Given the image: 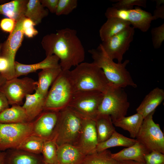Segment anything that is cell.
<instances>
[{
    "mask_svg": "<svg viewBox=\"0 0 164 164\" xmlns=\"http://www.w3.org/2000/svg\"><path fill=\"white\" fill-rule=\"evenodd\" d=\"M144 119L140 114L136 113L128 117L125 116L113 122L116 127L128 131L132 138H136Z\"/></svg>",
    "mask_w": 164,
    "mask_h": 164,
    "instance_id": "obj_26",
    "label": "cell"
},
{
    "mask_svg": "<svg viewBox=\"0 0 164 164\" xmlns=\"http://www.w3.org/2000/svg\"><path fill=\"white\" fill-rule=\"evenodd\" d=\"M86 155L76 145H62L58 148L57 164H80Z\"/></svg>",
    "mask_w": 164,
    "mask_h": 164,
    "instance_id": "obj_19",
    "label": "cell"
},
{
    "mask_svg": "<svg viewBox=\"0 0 164 164\" xmlns=\"http://www.w3.org/2000/svg\"><path fill=\"white\" fill-rule=\"evenodd\" d=\"M62 70L46 96L44 111H59L68 106L74 92L69 71Z\"/></svg>",
    "mask_w": 164,
    "mask_h": 164,
    "instance_id": "obj_5",
    "label": "cell"
},
{
    "mask_svg": "<svg viewBox=\"0 0 164 164\" xmlns=\"http://www.w3.org/2000/svg\"><path fill=\"white\" fill-rule=\"evenodd\" d=\"M77 5V0H59L55 14L58 16L68 15Z\"/></svg>",
    "mask_w": 164,
    "mask_h": 164,
    "instance_id": "obj_33",
    "label": "cell"
},
{
    "mask_svg": "<svg viewBox=\"0 0 164 164\" xmlns=\"http://www.w3.org/2000/svg\"><path fill=\"white\" fill-rule=\"evenodd\" d=\"M25 18L16 22L14 30L10 34L6 40L1 45V57L6 59L9 63L8 70L2 74L7 80L15 77V57L23 40L24 34L22 23Z\"/></svg>",
    "mask_w": 164,
    "mask_h": 164,
    "instance_id": "obj_11",
    "label": "cell"
},
{
    "mask_svg": "<svg viewBox=\"0 0 164 164\" xmlns=\"http://www.w3.org/2000/svg\"><path fill=\"white\" fill-rule=\"evenodd\" d=\"M31 26L22 29L24 34L28 38H32L38 34V31Z\"/></svg>",
    "mask_w": 164,
    "mask_h": 164,
    "instance_id": "obj_41",
    "label": "cell"
},
{
    "mask_svg": "<svg viewBox=\"0 0 164 164\" xmlns=\"http://www.w3.org/2000/svg\"><path fill=\"white\" fill-rule=\"evenodd\" d=\"M9 67L8 60L5 58L0 57V73L3 74L7 72Z\"/></svg>",
    "mask_w": 164,
    "mask_h": 164,
    "instance_id": "obj_42",
    "label": "cell"
},
{
    "mask_svg": "<svg viewBox=\"0 0 164 164\" xmlns=\"http://www.w3.org/2000/svg\"><path fill=\"white\" fill-rule=\"evenodd\" d=\"M28 0H15L0 5V14L16 22L25 17Z\"/></svg>",
    "mask_w": 164,
    "mask_h": 164,
    "instance_id": "obj_24",
    "label": "cell"
},
{
    "mask_svg": "<svg viewBox=\"0 0 164 164\" xmlns=\"http://www.w3.org/2000/svg\"><path fill=\"white\" fill-rule=\"evenodd\" d=\"M103 96L97 91H76L68 107L82 117L95 120Z\"/></svg>",
    "mask_w": 164,
    "mask_h": 164,
    "instance_id": "obj_7",
    "label": "cell"
},
{
    "mask_svg": "<svg viewBox=\"0 0 164 164\" xmlns=\"http://www.w3.org/2000/svg\"><path fill=\"white\" fill-rule=\"evenodd\" d=\"M131 26L128 21L116 18L107 19L99 30V36L102 42L118 34Z\"/></svg>",
    "mask_w": 164,
    "mask_h": 164,
    "instance_id": "obj_23",
    "label": "cell"
},
{
    "mask_svg": "<svg viewBox=\"0 0 164 164\" xmlns=\"http://www.w3.org/2000/svg\"><path fill=\"white\" fill-rule=\"evenodd\" d=\"M151 33L153 47L155 49L160 48L164 40V23L153 28L151 30Z\"/></svg>",
    "mask_w": 164,
    "mask_h": 164,
    "instance_id": "obj_35",
    "label": "cell"
},
{
    "mask_svg": "<svg viewBox=\"0 0 164 164\" xmlns=\"http://www.w3.org/2000/svg\"><path fill=\"white\" fill-rule=\"evenodd\" d=\"M134 28L131 26L122 31L102 42L101 43L107 55L112 60L116 59L118 63L122 62L123 56L128 50L133 40Z\"/></svg>",
    "mask_w": 164,
    "mask_h": 164,
    "instance_id": "obj_13",
    "label": "cell"
},
{
    "mask_svg": "<svg viewBox=\"0 0 164 164\" xmlns=\"http://www.w3.org/2000/svg\"><path fill=\"white\" fill-rule=\"evenodd\" d=\"M113 2H116L112 4V7L119 9H133L134 5L144 8L146 7V0H116Z\"/></svg>",
    "mask_w": 164,
    "mask_h": 164,
    "instance_id": "obj_34",
    "label": "cell"
},
{
    "mask_svg": "<svg viewBox=\"0 0 164 164\" xmlns=\"http://www.w3.org/2000/svg\"><path fill=\"white\" fill-rule=\"evenodd\" d=\"M164 99L163 89L156 87L150 91L145 97L136 109L137 113L140 114L143 118L151 113L155 111V109Z\"/></svg>",
    "mask_w": 164,
    "mask_h": 164,
    "instance_id": "obj_18",
    "label": "cell"
},
{
    "mask_svg": "<svg viewBox=\"0 0 164 164\" xmlns=\"http://www.w3.org/2000/svg\"><path fill=\"white\" fill-rule=\"evenodd\" d=\"M59 61V58L56 56L53 55L46 56L42 61L33 64H25L15 61V77L26 75L39 70L56 67L60 65Z\"/></svg>",
    "mask_w": 164,
    "mask_h": 164,
    "instance_id": "obj_16",
    "label": "cell"
},
{
    "mask_svg": "<svg viewBox=\"0 0 164 164\" xmlns=\"http://www.w3.org/2000/svg\"><path fill=\"white\" fill-rule=\"evenodd\" d=\"M9 104L5 95L0 91V113L9 108Z\"/></svg>",
    "mask_w": 164,
    "mask_h": 164,
    "instance_id": "obj_40",
    "label": "cell"
},
{
    "mask_svg": "<svg viewBox=\"0 0 164 164\" xmlns=\"http://www.w3.org/2000/svg\"><path fill=\"white\" fill-rule=\"evenodd\" d=\"M98 143L108 139L115 130L109 115L98 114L95 119Z\"/></svg>",
    "mask_w": 164,
    "mask_h": 164,
    "instance_id": "obj_25",
    "label": "cell"
},
{
    "mask_svg": "<svg viewBox=\"0 0 164 164\" xmlns=\"http://www.w3.org/2000/svg\"><path fill=\"white\" fill-rule=\"evenodd\" d=\"M59 0H39L43 7H46L52 13H55Z\"/></svg>",
    "mask_w": 164,
    "mask_h": 164,
    "instance_id": "obj_39",
    "label": "cell"
},
{
    "mask_svg": "<svg viewBox=\"0 0 164 164\" xmlns=\"http://www.w3.org/2000/svg\"><path fill=\"white\" fill-rule=\"evenodd\" d=\"M48 9H44L39 0H29L27 5L25 17L30 19L35 25L40 23L48 14Z\"/></svg>",
    "mask_w": 164,
    "mask_h": 164,
    "instance_id": "obj_29",
    "label": "cell"
},
{
    "mask_svg": "<svg viewBox=\"0 0 164 164\" xmlns=\"http://www.w3.org/2000/svg\"><path fill=\"white\" fill-rule=\"evenodd\" d=\"M69 75L75 91H94L104 93L112 84L102 70L94 63L82 62Z\"/></svg>",
    "mask_w": 164,
    "mask_h": 164,
    "instance_id": "obj_2",
    "label": "cell"
},
{
    "mask_svg": "<svg viewBox=\"0 0 164 164\" xmlns=\"http://www.w3.org/2000/svg\"><path fill=\"white\" fill-rule=\"evenodd\" d=\"M16 23L15 20L5 18L2 19L0 22V27L4 32L11 33L14 30Z\"/></svg>",
    "mask_w": 164,
    "mask_h": 164,
    "instance_id": "obj_37",
    "label": "cell"
},
{
    "mask_svg": "<svg viewBox=\"0 0 164 164\" xmlns=\"http://www.w3.org/2000/svg\"><path fill=\"white\" fill-rule=\"evenodd\" d=\"M156 9L153 12V15L154 20L159 18H164V0H155Z\"/></svg>",
    "mask_w": 164,
    "mask_h": 164,
    "instance_id": "obj_38",
    "label": "cell"
},
{
    "mask_svg": "<svg viewBox=\"0 0 164 164\" xmlns=\"http://www.w3.org/2000/svg\"><path fill=\"white\" fill-rule=\"evenodd\" d=\"M107 18H116L129 22L135 28L144 32L149 29L152 22L154 20L153 15L138 7L130 10L119 9L113 7L108 8L105 13Z\"/></svg>",
    "mask_w": 164,
    "mask_h": 164,
    "instance_id": "obj_12",
    "label": "cell"
},
{
    "mask_svg": "<svg viewBox=\"0 0 164 164\" xmlns=\"http://www.w3.org/2000/svg\"><path fill=\"white\" fill-rule=\"evenodd\" d=\"M83 118L82 127L76 146L87 155L96 152L98 143L95 120Z\"/></svg>",
    "mask_w": 164,
    "mask_h": 164,
    "instance_id": "obj_14",
    "label": "cell"
},
{
    "mask_svg": "<svg viewBox=\"0 0 164 164\" xmlns=\"http://www.w3.org/2000/svg\"><path fill=\"white\" fill-rule=\"evenodd\" d=\"M137 142L136 139L126 137L115 130L108 139L98 144L96 152L102 151L108 148L116 146L127 147L132 146Z\"/></svg>",
    "mask_w": 164,
    "mask_h": 164,
    "instance_id": "obj_28",
    "label": "cell"
},
{
    "mask_svg": "<svg viewBox=\"0 0 164 164\" xmlns=\"http://www.w3.org/2000/svg\"><path fill=\"white\" fill-rule=\"evenodd\" d=\"M58 148L54 138L44 140L41 152L44 163L48 164H57Z\"/></svg>",
    "mask_w": 164,
    "mask_h": 164,
    "instance_id": "obj_32",
    "label": "cell"
},
{
    "mask_svg": "<svg viewBox=\"0 0 164 164\" xmlns=\"http://www.w3.org/2000/svg\"><path fill=\"white\" fill-rule=\"evenodd\" d=\"M37 82L28 77H15L7 80L0 87V91L5 95L9 105H19L26 96L35 91Z\"/></svg>",
    "mask_w": 164,
    "mask_h": 164,
    "instance_id": "obj_10",
    "label": "cell"
},
{
    "mask_svg": "<svg viewBox=\"0 0 164 164\" xmlns=\"http://www.w3.org/2000/svg\"><path fill=\"white\" fill-rule=\"evenodd\" d=\"M33 121L0 123V151L16 149L27 136L33 133Z\"/></svg>",
    "mask_w": 164,
    "mask_h": 164,
    "instance_id": "obj_9",
    "label": "cell"
},
{
    "mask_svg": "<svg viewBox=\"0 0 164 164\" xmlns=\"http://www.w3.org/2000/svg\"><path fill=\"white\" fill-rule=\"evenodd\" d=\"M83 119L68 106L59 111L57 122L52 138L55 139L58 147L65 144L76 145L82 127Z\"/></svg>",
    "mask_w": 164,
    "mask_h": 164,
    "instance_id": "obj_4",
    "label": "cell"
},
{
    "mask_svg": "<svg viewBox=\"0 0 164 164\" xmlns=\"http://www.w3.org/2000/svg\"><path fill=\"white\" fill-rule=\"evenodd\" d=\"M1 45L0 43V57H1Z\"/></svg>",
    "mask_w": 164,
    "mask_h": 164,
    "instance_id": "obj_46",
    "label": "cell"
},
{
    "mask_svg": "<svg viewBox=\"0 0 164 164\" xmlns=\"http://www.w3.org/2000/svg\"><path fill=\"white\" fill-rule=\"evenodd\" d=\"M154 111L144 118L135 138L150 152L156 151L164 154V135L160 126L153 119Z\"/></svg>",
    "mask_w": 164,
    "mask_h": 164,
    "instance_id": "obj_8",
    "label": "cell"
},
{
    "mask_svg": "<svg viewBox=\"0 0 164 164\" xmlns=\"http://www.w3.org/2000/svg\"><path fill=\"white\" fill-rule=\"evenodd\" d=\"M29 122L24 109L19 105H12L0 113V123L13 124Z\"/></svg>",
    "mask_w": 164,
    "mask_h": 164,
    "instance_id": "obj_27",
    "label": "cell"
},
{
    "mask_svg": "<svg viewBox=\"0 0 164 164\" xmlns=\"http://www.w3.org/2000/svg\"><path fill=\"white\" fill-rule=\"evenodd\" d=\"M107 149L86 155L80 164H119Z\"/></svg>",
    "mask_w": 164,
    "mask_h": 164,
    "instance_id": "obj_31",
    "label": "cell"
},
{
    "mask_svg": "<svg viewBox=\"0 0 164 164\" xmlns=\"http://www.w3.org/2000/svg\"><path fill=\"white\" fill-rule=\"evenodd\" d=\"M46 97L36 91L33 94L26 96L22 107L29 122L33 121L44 111Z\"/></svg>",
    "mask_w": 164,
    "mask_h": 164,
    "instance_id": "obj_21",
    "label": "cell"
},
{
    "mask_svg": "<svg viewBox=\"0 0 164 164\" xmlns=\"http://www.w3.org/2000/svg\"><path fill=\"white\" fill-rule=\"evenodd\" d=\"M44 140L32 133L25 138L16 149L29 152L40 154Z\"/></svg>",
    "mask_w": 164,
    "mask_h": 164,
    "instance_id": "obj_30",
    "label": "cell"
},
{
    "mask_svg": "<svg viewBox=\"0 0 164 164\" xmlns=\"http://www.w3.org/2000/svg\"><path fill=\"white\" fill-rule=\"evenodd\" d=\"M41 164H48L45 163L44 162H43Z\"/></svg>",
    "mask_w": 164,
    "mask_h": 164,
    "instance_id": "obj_47",
    "label": "cell"
},
{
    "mask_svg": "<svg viewBox=\"0 0 164 164\" xmlns=\"http://www.w3.org/2000/svg\"><path fill=\"white\" fill-rule=\"evenodd\" d=\"M60 65L56 67L42 70L38 74V80L35 91L46 97L49 87L62 72Z\"/></svg>",
    "mask_w": 164,
    "mask_h": 164,
    "instance_id": "obj_22",
    "label": "cell"
},
{
    "mask_svg": "<svg viewBox=\"0 0 164 164\" xmlns=\"http://www.w3.org/2000/svg\"><path fill=\"white\" fill-rule=\"evenodd\" d=\"M5 152L0 151V164H4Z\"/></svg>",
    "mask_w": 164,
    "mask_h": 164,
    "instance_id": "obj_44",
    "label": "cell"
},
{
    "mask_svg": "<svg viewBox=\"0 0 164 164\" xmlns=\"http://www.w3.org/2000/svg\"><path fill=\"white\" fill-rule=\"evenodd\" d=\"M150 152L140 142H137L130 146L120 151L111 153L112 157L118 161L132 160L145 163L144 156Z\"/></svg>",
    "mask_w": 164,
    "mask_h": 164,
    "instance_id": "obj_20",
    "label": "cell"
},
{
    "mask_svg": "<svg viewBox=\"0 0 164 164\" xmlns=\"http://www.w3.org/2000/svg\"><path fill=\"white\" fill-rule=\"evenodd\" d=\"M58 115L59 111H43L33 122V133L44 140L51 139Z\"/></svg>",
    "mask_w": 164,
    "mask_h": 164,
    "instance_id": "obj_15",
    "label": "cell"
},
{
    "mask_svg": "<svg viewBox=\"0 0 164 164\" xmlns=\"http://www.w3.org/2000/svg\"><path fill=\"white\" fill-rule=\"evenodd\" d=\"M145 164H164V155L156 151H152L144 156Z\"/></svg>",
    "mask_w": 164,
    "mask_h": 164,
    "instance_id": "obj_36",
    "label": "cell"
},
{
    "mask_svg": "<svg viewBox=\"0 0 164 164\" xmlns=\"http://www.w3.org/2000/svg\"><path fill=\"white\" fill-rule=\"evenodd\" d=\"M41 43L46 56L55 55L59 58L63 70H70L84 60V48L75 29L66 28L47 34Z\"/></svg>",
    "mask_w": 164,
    "mask_h": 164,
    "instance_id": "obj_1",
    "label": "cell"
},
{
    "mask_svg": "<svg viewBox=\"0 0 164 164\" xmlns=\"http://www.w3.org/2000/svg\"><path fill=\"white\" fill-rule=\"evenodd\" d=\"M7 80L1 73H0V87Z\"/></svg>",
    "mask_w": 164,
    "mask_h": 164,
    "instance_id": "obj_45",
    "label": "cell"
},
{
    "mask_svg": "<svg viewBox=\"0 0 164 164\" xmlns=\"http://www.w3.org/2000/svg\"><path fill=\"white\" fill-rule=\"evenodd\" d=\"M5 152L4 164H41L42 156L17 149H10Z\"/></svg>",
    "mask_w": 164,
    "mask_h": 164,
    "instance_id": "obj_17",
    "label": "cell"
},
{
    "mask_svg": "<svg viewBox=\"0 0 164 164\" xmlns=\"http://www.w3.org/2000/svg\"><path fill=\"white\" fill-rule=\"evenodd\" d=\"M88 51L93 60V62L102 70L111 84L122 88L137 87L126 68L129 63V60H126L121 63H115L105 53L101 44L97 48L89 50Z\"/></svg>",
    "mask_w": 164,
    "mask_h": 164,
    "instance_id": "obj_3",
    "label": "cell"
},
{
    "mask_svg": "<svg viewBox=\"0 0 164 164\" xmlns=\"http://www.w3.org/2000/svg\"><path fill=\"white\" fill-rule=\"evenodd\" d=\"M123 88L112 84L110 86L103 94L97 115H109L113 122L126 116L130 103Z\"/></svg>",
    "mask_w": 164,
    "mask_h": 164,
    "instance_id": "obj_6",
    "label": "cell"
},
{
    "mask_svg": "<svg viewBox=\"0 0 164 164\" xmlns=\"http://www.w3.org/2000/svg\"><path fill=\"white\" fill-rule=\"evenodd\" d=\"M119 164H145V163L132 160H125L118 161Z\"/></svg>",
    "mask_w": 164,
    "mask_h": 164,
    "instance_id": "obj_43",
    "label": "cell"
}]
</instances>
